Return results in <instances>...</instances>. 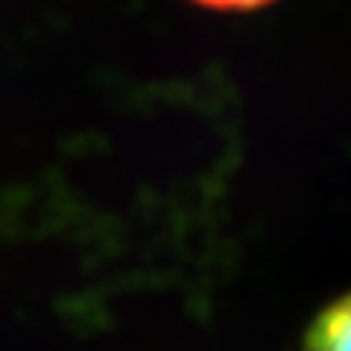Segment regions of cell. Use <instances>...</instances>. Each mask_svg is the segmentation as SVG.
<instances>
[{
	"mask_svg": "<svg viewBox=\"0 0 351 351\" xmlns=\"http://www.w3.org/2000/svg\"><path fill=\"white\" fill-rule=\"evenodd\" d=\"M302 351H351V290L316 313Z\"/></svg>",
	"mask_w": 351,
	"mask_h": 351,
	"instance_id": "6da1fadb",
	"label": "cell"
},
{
	"mask_svg": "<svg viewBox=\"0 0 351 351\" xmlns=\"http://www.w3.org/2000/svg\"><path fill=\"white\" fill-rule=\"evenodd\" d=\"M205 9H217V12H255V9H263L276 0H193Z\"/></svg>",
	"mask_w": 351,
	"mask_h": 351,
	"instance_id": "7a4b0ae2",
	"label": "cell"
}]
</instances>
